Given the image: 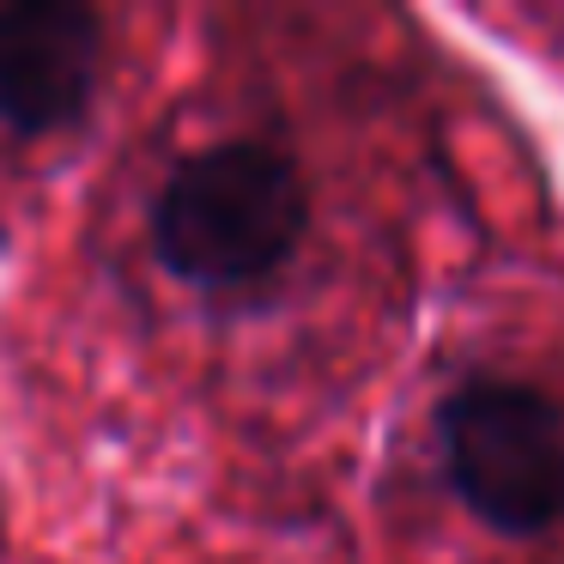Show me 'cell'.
<instances>
[{
  "instance_id": "cell-1",
  "label": "cell",
  "mask_w": 564,
  "mask_h": 564,
  "mask_svg": "<svg viewBox=\"0 0 564 564\" xmlns=\"http://www.w3.org/2000/svg\"><path fill=\"white\" fill-rule=\"evenodd\" d=\"M310 231V183L273 140H219L164 176L152 249L188 285L231 292L292 261Z\"/></svg>"
},
{
  "instance_id": "cell-2",
  "label": "cell",
  "mask_w": 564,
  "mask_h": 564,
  "mask_svg": "<svg viewBox=\"0 0 564 564\" xmlns=\"http://www.w3.org/2000/svg\"><path fill=\"white\" fill-rule=\"evenodd\" d=\"M455 498L498 534H540L564 516V406L516 377H467L437 406Z\"/></svg>"
},
{
  "instance_id": "cell-3",
  "label": "cell",
  "mask_w": 564,
  "mask_h": 564,
  "mask_svg": "<svg viewBox=\"0 0 564 564\" xmlns=\"http://www.w3.org/2000/svg\"><path fill=\"white\" fill-rule=\"evenodd\" d=\"M104 67V19L74 0L0 7V122L55 134L79 122Z\"/></svg>"
}]
</instances>
